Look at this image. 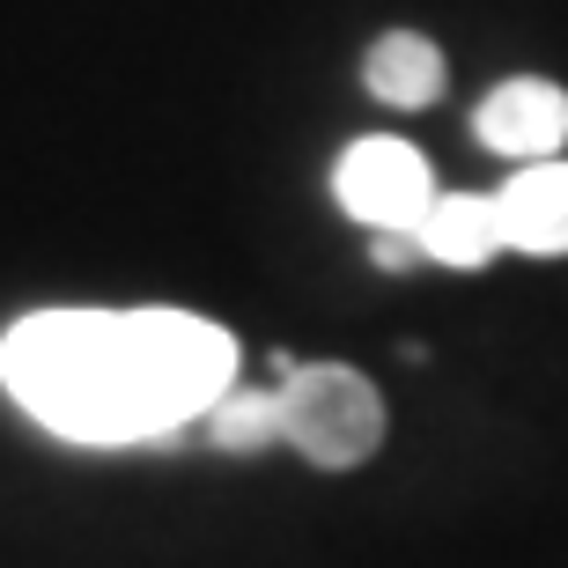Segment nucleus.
I'll list each match as a JSON object with an SVG mask.
<instances>
[{
  "label": "nucleus",
  "instance_id": "1",
  "mask_svg": "<svg viewBox=\"0 0 568 568\" xmlns=\"http://www.w3.org/2000/svg\"><path fill=\"white\" fill-rule=\"evenodd\" d=\"M0 384L67 443H148L236 392V339L192 311H38L0 339Z\"/></svg>",
  "mask_w": 568,
  "mask_h": 568
},
{
  "label": "nucleus",
  "instance_id": "2",
  "mask_svg": "<svg viewBox=\"0 0 568 568\" xmlns=\"http://www.w3.org/2000/svg\"><path fill=\"white\" fill-rule=\"evenodd\" d=\"M281 369V436L325 473H347L384 443L377 384L347 362H274Z\"/></svg>",
  "mask_w": 568,
  "mask_h": 568
},
{
  "label": "nucleus",
  "instance_id": "3",
  "mask_svg": "<svg viewBox=\"0 0 568 568\" xmlns=\"http://www.w3.org/2000/svg\"><path fill=\"white\" fill-rule=\"evenodd\" d=\"M339 200L377 236H392V230L414 236L422 214L436 207V185H428V163L406 141H355L339 155Z\"/></svg>",
  "mask_w": 568,
  "mask_h": 568
},
{
  "label": "nucleus",
  "instance_id": "4",
  "mask_svg": "<svg viewBox=\"0 0 568 568\" xmlns=\"http://www.w3.org/2000/svg\"><path fill=\"white\" fill-rule=\"evenodd\" d=\"M473 133H480L495 155L554 163V148H568V89H554V82H503L480 111H473Z\"/></svg>",
  "mask_w": 568,
  "mask_h": 568
},
{
  "label": "nucleus",
  "instance_id": "5",
  "mask_svg": "<svg viewBox=\"0 0 568 568\" xmlns=\"http://www.w3.org/2000/svg\"><path fill=\"white\" fill-rule=\"evenodd\" d=\"M495 207H503V244L517 252H568V163H525L495 192Z\"/></svg>",
  "mask_w": 568,
  "mask_h": 568
},
{
  "label": "nucleus",
  "instance_id": "6",
  "mask_svg": "<svg viewBox=\"0 0 568 568\" xmlns=\"http://www.w3.org/2000/svg\"><path fill=\"white\" fill-rule=\"evenodd\" d=\"M414 244L436 266H487V258L503 252V207L480 200V192H436V207L422 214Z\"/></svg>",
  "mask_w": 568,
  "mask_h": 568
},
{
  "label": "nucleus",
  "instance_id": "7",
  "mask_svg": "<svg viewBox=\"0 0 568 568\" xmlns=\"http://www.w3.org/2000/svg\"><path fill=\"white\" fill-rule=\"evenodd\" d=\"M362 82H369V97H377V104L422 111V104H436V89H443V52L422 38V30H392V38L369 44Z\"/></svg>",
  "mask_w": 568,
  "mask_h": 568
},
{
  "label": "nucleus",
  "instance_id": "8",
  "mask_svg": "<svg viewBox=\"0 0 568 568\" xmlns=\"http://www.w3.org/2000/svg\"><path fill=\"white\" fill-rule=\"evenodd\" d=\"M207 428L222 450H266L281 436V392H222Z\"/></svg>",
  "mask_w": 568,
  "mask_h": 568
},
{
  "label": "nucleus",
  "instance_id": "9",
  "mask_svg": "<svg viewBox=\"0 0 568 568\" xmlns=\"http://www.w3.org/2000/svg\"><path fill=\"white\" fill-rule=\"evenodd\" d=\"M369 258H377L384 274H392V266H406V258H422V244H414L406 230H392V236H377V244H369Z\"/></svg>",
  "mask_w": 568,
  "mask_h": 568
}]
</instances>
